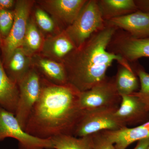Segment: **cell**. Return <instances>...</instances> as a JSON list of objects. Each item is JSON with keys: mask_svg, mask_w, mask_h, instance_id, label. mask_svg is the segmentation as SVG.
Here are the masks:
<instances>
[{"mask_svg": "<svg viewBox=\"0 0 149 149\" xmlns=\"http://www.w3.org/2000/svg\"><path fill=\"white\" fill-rule=\"evenodd\" d=\"M80 92L67 84H52L44 78L42 93L25 126L27 133L41 139L62 135H73L84 110Z\"/></svg>", "mask_w": 149, "mask_h": 149, "instance_id": "6da1fadb", "label": "cell"}, {"mask_svg": "<svg viewBox=\"0 0 149 149\" xmlns=\"http://www.w3.org/2000/svg\"><path fill=\"white\" fill-rule=\"evenodd\" d=\"M117 29L106 24L62 61L68 83L80 93L90 90L104 80L107 70L113 61L130 67L129 63L122 57L107 50Z\"/></svg>", "mask_w": 149, "mask_h": 149, "instance_id": "7a4b0ae2", "label": "cell"}, {"mask_svg": "<svg viewBox=\"0 0 149 149\" xmlns=\"http://www.w3.org/2000/svg\"><path fill=\"white\" fill-rule=\"evenodd\" d=\"M106 25L97 0H89L74 22L64 30L77 48Z\"/></svg>", "mask_w": 149, "mask_h": 149, "instance_id": "3957f363", "label": "cell"}, {"mask_svg": "<svg viewBox=\"0 0 149 149\" xmlns=\"http://www.w3.org/2000/svg\"><path fill=\"white\" fill-rule=\"evenodd\" d=\"M117 108H102L84 110L72 136L82 137L105 130L127 127L116 116Z\"/></svg>", "mask_w": 149, "mask_h": 149, "instance_id": "277c9868", "label": "cell"}, {"mask_svg": "<svg viewBox=\"0 0 149 149\" xmlns=\"http://www.w3.org/2000/svg\"><path fill=\"white\" fill-rule=\"evenodd\" d=\"M44 78L32 68L18 83L19 97L15 117L24 130L29 115L42 90Z\"/></svg>", "mask_w": 149, "mask_h": 149, "instance_id": "5b68a950", "label": "cell"}, {"mask_svg": "<svg viewBox=\"0 0 149 149\" xmlns=\"http://www.w3.org/2000/svg\"><path fill=\"white\" fill-rule=\"evenodd\" d=\"M12 138L18 142L19 149H53L50 139H41L27 133L15 115L0 106V142Z\"/></svg>", "mask_w": 149, "mask_h": 149, "instance_id": "8992f818", "label": "cell"}, {"mask_svg": "<svg viewBox=\"0 0 149 149\" xmlns=\"http://www.w3.org/2000/svg\"><path fill=\"white\" fill-rule=\"evenodd\" d=\"M34 3V1L29 0L16 1L13 10L14 20L12 28L8 36L2 40L0 48L3 64L14 51L22 46Z\"/></svg>", "mask_w": 149, "mask_h": 149, "instance_id": "52a82bcc", "label": "cell"}, {"mask_svg": "<svg viewBox=\"0 0 149 149\" xmlns=\"http://www.w3.org/2000/svg\"><path fill=\"white\" fill-rule=\"evenodd\" d=\"M121 97L116 89L115 77H107L90 90L81 92L80 103L83 110L102 108H117Z\"/></svg>", "mask_w": 149, "mask_h": 149, "instance_id": "ba28073f", "label": "cell"}, {"mask_svg": "<svg viewBox=\"0 0 149 149\" xmlns=\"http://www.w3.org/2000/svg\"><path fill=\"white\" fill-rule=\"evenodd\" d=\"M108 50L122 57L126 61H136L149 57V37L138 39L118 29L108 46Z\"/></svg>", "mask_w": 149, "mask_h": 149, "instance_id": "9c48e42d", "label": "cell"}, {"mask_svg": "<svg viewBox=\"0 0 149 149\" xmlns=\"http://www.w3.org/2000/svg\"><path fill=\"white\" fill-rule=\"evenodd\" d=\"M87 0H43L39 1L43 8L58 23L67 27L74 22Z\"/></svg>", "mask_w": 149, "mask_h": 149, "instance_id": "30bf717a", "label": "cell"}, {"mask_svg": "<svg viewBox=\"0 0 149 149\" xmlns=\"http://www.w3.org/2000/svg\"><path fill=\"white\" fill-rule=\"evenodd\" d=\"M105 22L108 25L127 32L134 38L149 37V12L138 10Z\"/></svg>", "mask_w": 149, "mask_h": 149, "instance_id": "8fae6325", "label": "cell"}, {"mask_svg": "<svg viewBox=\"0 0 149 149\" xmlns=\"http://www.w3.org/2000/svg\"><path fill=\"white\" fill-rule=\"evenodd\" d=\"M115 115L126 126L142 124L149 121V111L144 104L133 95L121 96Z\"/></svg>", "mask_w": 149, "mask_h": 149, "instance_id": "7c38bea8", "label": "cell"}, {"mask_svg": "<svg viewBox=\"0 0 149 149\" xmlns=\"http://www.w3.org/2000/svg\"><path fill=\"white\" fill-rule=\"evenodd\" d=\"M103 132L114 144L116 149H126L136 141L149 139V121L134 128L126 127L120 130Z\"/></svg>", "mask_w": 149, "mask_h": 149, "instance_id": "4fadbf2b", "label": "cell"}, {"mask_svg": "<svg viewBox=\"0 0 149 149\" xmlns=\"http://www.w3.org/2000/svg\"><path fill=\"white\" fill-rule=\"evenodd\" d=\"M19 97L18 84L11 80L6 73L0 51V106L15 115Z\"/></svg>", "mask_w": 149, "mask_h": 149, "instance_id": "5bb4252c", "label": "cell"}, {"mask_svg": "<svg viewBox=\"0 0 149 149\" xmlns=\"http://www.w3.org/2000/svg\"><path fill=\"white\" fill-rule=\"evenodd\" d=\"M75 48L72 41L63 30L55 36L49 37L45 40L41 51L45 57L61 61Z\"/></svg>", "mask_w": 149, "mask_h": 149, "instance_id": "9a60e30c", "label": "cell"}, {"mask_svg": "<svg viewBox=\"0 0 149 149\" xmlns=\"http://www.w3.org/2000/svg\"><path fill=\"white\" fill-rule=\"evenodd\" d=\"M32 63V57L27 55L22 48L19 47L14 51L3 65L8 77L18 84L31 69Z\"/></svg>", "mask_w": 149, "mask_h": 149, "instance_id": "2e32d148", "label": "cell"}, {"mask_svg": "<svg viewBox=\"0 0 149 149\" xmlns=\"http://www.w3.org/2000/svg\"><path fill=\"white\" fill-rule=\"evenodd\" d=\"M35 64L44 76V79L52 84L63 85L68 84L64 65L52 59L35 56Z\"/></svg>", "mask_w": 149, "mask_h": 149, "instance_id": "e0dca14e", "label": "cell"}, {"mask_svg": "<svg viewBox=\"0 0 149 149\" xmlns=\"http://www.w3.org/2000/svg\"><path fill=\"white\" fill-rule=\"evenodd\" d=\"M105 21L138 10L134 0H97Z\"/></svg>", "mask_w": 149, "mask_h": 149, "instance_id": "ac0fdd59", "label": "cell"}, {"mask_svg": "<svg viewBox=\"0 0 149 149\" xmlns=\"http://www.w3.org/2000/svg\"><path fill=\"white\" fill-rule=\"evenodd\" d=\"M132 68L120 65L114 76L116 86L120 96L128 95L136 92L139 81Z\"/></svg>", "mask_w": 149, "mask_h": 149, "instance_id": "d6986e66", "label": "cell"}, {"mask_svg": "<svg viewBox=\"0 0 149 149\" xmlns=\"http://www.w3.org/2000/svg\"><path fill=\"white\" fill-rule=\"evenodd\" d=\"M44 42L42 34L35 20L29 19L21 47L27 55L32 57L38 51L42 49Z\"/></svg>", "mask_w": 149, "mask_h": 149, "instance_id": "ffe728a7", "label": "cell"}, {"mask_svg": "<svg viewBox=\"0 0 149 149\" xmlns=\"http://www.w3.org/2000/svg\"><path fill=\"white\" fill-rule=\"evenodd\" d=\"M53 149H92L91 135L76 137L62 135L50 139Z\"/></svg>", "mask_w": 149, "mask_h": 149, "instance_id": "44dd1931", "label": "cell"}, {"mask_svg": "<svg viewBox=\"0 0 149 149\" xmlns=\"http://www.w3.org/2000/svg\"><path fill=\"white\" fill-rule=\"evenodd\" d=\"M136 74L139 77L141 88L139 92L131 95L138 97L149 111V74L141 68L136 70Z\"/></svg>", "mask_w": 149, "mask_h": 149, "instance_id": "7402d4cb", "label": "cell"}, {"mask_svg": "<svg viewBox=\"0 0 149 149\" xmlns=\"http://www.w3.org/2000/svg\"><path fill=\"white\" fill-rule=\"evenodd\" d=\"M35 16L36 24L42 31L47 33L53 32L55 27L54 21L45 11L40 8L36 9Z\"/></svg>", "mask_w": 149, "mask_h": 149, "instance_id": "603a6c76", "label": "cell"}, {"mask_svg": "<svg viewBox=\"0 0 149 149\" xmlns=\"http://www.w3.org/2000/svg\"><path fill=\"white\" fill-rule=\"evenodd\" d=\"M14 20L13 10H0V36L3 40L8 36Z\"/></svg>", "mask_w": 149, "mask_h": 149, "instance_id": "cb8c5ba5", "label": "cell"}, {"mask_svg": "<svg viewBox=\"0 0 149 149\" xmlns=\"http://www.w3.org/2000/svg\"><path fill=\"white\" fill-rule=\"evenodd\" d=\"M92 149H116L114 144L103 131L91 135Z\"/></svg>", "mask_w": 149, "mask_h": 149, "instance_id": "d4e9b609", "label": "cell"}, {"mask_svg": "<svg viewBox=\"0 0 149 149\" xmlns=\"http://www.w3.org/2000/svg\"><path fill=\"white\" fill-rule=\"evenodd\" d=\"M16 2L14 0H0V10H13Z\"/></svg>", "mask_w": 149, "mask_h": 149, "instance_id": "484cf974", "label": "cell"}, {"mask_svg": "<svg viewBox=\"0 0 149 149\" xmlns=\"http://www.w3.org/2000/svg\"><path fill=\"white\" fill-rule=\"evenodd\" d=\"M149 146V139H145L138 141L134 149H147Z\"/></svg>", "mask_w": 149, "mask_h": 149, "instance_id": "4316f807", "label": "cell"}, {"mask_svg": "<svg viewBox=\"0 0 149 149\" xmlns=\"http://www.w3.org/2000/svg\"><path fill=\"white\" fill-rule=\"evenodd\" d=\"M2 41V40L0 36V48H1V45Z\"/></svg>", "mask_w": 149, "mask_h": 149, "instance_id": "83f0119b", "label": "cell"}, {"mask_svg": "<svg viewBox=\"0 0 149 149\" xmlns=\"http://www.w3.org/2000/svg\"><path fill=\"white\" fill-rule=\"evenodd\" d=\"M147 149H149V146H148V147Z\"/></svg>", "mask_w": 149, "mask_h": 149, "instance_id": "f1b7e54d", "label": "cell"}]
</instances>
